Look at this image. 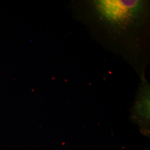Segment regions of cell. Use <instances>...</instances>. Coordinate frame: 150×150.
<instances>
[{
	"mask_svg": "<svg viewBox=\"0 0 150 150\" xmlns=\"http://www.w3.org/2000/svg\"><path fill=\"white\" fill-rule=\"evenodd\" d=\"M99 18L113 26L126 27L143 12L144 3L139 1H98L95 2Z\"/></svg>",
	"mask_w": 150,
	"mask_h": 150,
	"instance_id": "obj_1",
	"label": "cell"
}]
</instances>
